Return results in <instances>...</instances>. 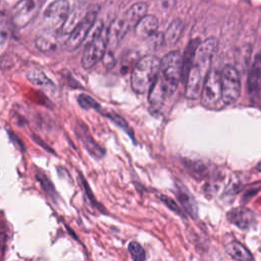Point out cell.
Masks as SVG:
<instances>
[{
    "label": "cell",
    "mask_w": 261,
    "mask_h": 261,
    "mask_svg": "<svg viewBox=\"0 0 261 261\" xmlns=\"http://www.w3.org/2000/svg\"><path fill=\"white\" fill-rule=\"evenodd\" d=\"M216 49L217 40L212 37L199 45L186 81V95L188 98L196 99L201 96L204 82L211 71L212 58Z\"/></svg>",
    "instance_id": "cell-1"
},
{
    "label": "cell",
    "mask_w": 261,
    "mask_h": 261,
    "mask_svg": "<svg viewBox=\"0 0 261 261\" xmlns=\"http://www.w3.org/2000/svg\"><path fill=\"white\" fill-rule=\"evenodd\" d=\"M160 73V60L154 55H146L138 60L133 69L130 85L138 94L150 91Z\"/></svg>",
    "instance_id": "cell-2"
},
{
    "label": "cell",
    "mask_w": 261,
    "mask_h": 261,
    "mask_svg": "<svg viewBox=\"0 0 261 261\" xmlns=\"http://www.w3.org/2000/svg\"><path fill=\"white\" fill-rule=\"evenodd\" d=\"M90 39L82 56V67L84 70H91L106 53L108 45V30L104 28L101 21H97L90 32Z\"/></svg>",
    "instance_id": "cell-3"
},
{
    "label": "cell",
    "mask_w": 261,
    "mask_h": 261,
    "mask_svg": "<svg viewBox=\"0 0 261 261\" xmlns=\"http://www.w3.org/2000/svg\"><path fill=\"white\" fill-rule=\"evenodd\" d=\"M183 56L180 51H171L160 60L159 78L167 96L172 95L178 88L182 78Z\"/></svg>",
    "instance_id": "cell-4"
},
{
    "label": "cell",
    "mask_w": 261,
    "mask_h": 261,
    "mask_svg": "<svg viewBox=\"0 0 261 261\" xmlns=\"http://www.w3.org/2000/svg\"><path fill=\"white\" fill-rule=\"evenodd\" d=\"M202 104L211 110H219L225 106L223 100L221 73L211 70L204 82L201 92Z\"/></svg>",
    "instance_id": "cell-5"
},
{
    "label": "cell",
    "mask_w": 261,
    "mask_h": 261,
    "mask_svg": "<svg viewBox=\"0 0 261 261\" xmlns=\"http://www.w3.org/2000/svg\"><path fill=\"white\" fill-rule=\"evenodd\" d=\"M99 8H95L87 13L81 22L76 26V28L69 35L66 41V48L68 50H75L81 46L85 39L89 36L93 26L97 22Z\"/></svg>",
    "instance_id": "cell-6"
},
{
    "label": "cell",
    "mask_w": 261,
    "mask_h": 261,
    "mask_svg": "<svg viewBox=\"0 0 261 261\" xmlns=\"http://www.w3.org/2000/svg\"><path fill=\"white\" fill-rule=\"evenodd\" d=\"M221 80L225 105L235 103L241 93V81L237 69L232 64H227L221 74Z\"/></svg>",
    "instance_id": "cell-7"
},
{
    "label": "cell",
    "mask_w": 261,
    "mask_h": 261,
    "mask_svg": "<svg viewBox=\"0 0 261 261\" xmlns=\"http://www.w3.org/2000/svg\"><path fill=\"white\" fill-rule=\"evenodd\" d=\"M69 0H54L44 12V20L53 29L61 28L70 16Z\"/></svg>",
    "instance_id": "cell-8"
},
{
    "label": "cell",
    "mask_w": 261,
    "mask_h": 261,
    "mask_svg": "<svg viewBox=\"0 0 261 261\" xmlns=\"http://www.w3.org/2000/svg\"><path fill=\"white\" fill-rule=\"evenodd\" d=\"M248 94L254 105L261 106V52L255 55L249 73Z\"/></svg>",
    "instance_id": "cell-9"
},
{
    "label": "cell",
    "mask_w": 261,
    "mask_h": 261,
    "mask_svg": "<svg viewBox=\"0 0 261 261\" xmlns=\"http://www.w3.org/2000/svg\"><path fill=\"white\" fill-rule=\"evenodd\" d=\"M36 8L37 6L34 0H20L12 13V22L14 26L18 29L25 28L34 18Z\"/></svg>",
    "instance_id": "cell-10"
},
{
    "label": "cell",
    "mask_w": 261,
    "mask_h": 261,
    "mask_svg": "<svg viewBox=\"0 0 261 261\" xmlns=\"http://www.w3.org/2000/svg\"><path fill=\"white\" fill-rule=\"evenodd\" d=\"M77 137L80 139L84 147L90 153L91 156L100 159L105 155V150L92 138L88 127L82 121H78L75 127Z\"/></svg>",
    "instance_id": "cell-11"
},
{
    "label": "cell",
    "mask_w": 261,
    "mask_h": 261,
    "mask_svg": "<svg viewBox=\"0 0 261 261\" xmlns=\"http://www.w3.org/2000/svg\"><path fill=\"white\" fill-rule=\"evenodd\" d=\"M227 219L238 228L247 230L253 226V223L255 222V215L246 207H237L228 212Z\"/></svg>",
    "instance_id": "cell-12"
},
{
    "label": "cell",
    "mask_w": 261,
    "mask_h": 261,
    "mask_svg": "<svg viewBox=\"0 0 261 261\" xmlns=\"http://www.w3.org/2000/svg\"><path fill=\"white\" fill-rule=\"evenodd\" d=\"M158 19L153 15H146L135 27V34L139 38L148 39L157 32Z\"/></svg>",
    "instance_id": "cell-13"
},
{
    "label": "cell",
    "mask_w": 261,
    "mask_h": 261,
    "mask_svg": "<svg viewBox=\"0 0 261 261\" xmlns=\"http://www.w3.org/2000/svg\"><path fill=\"white\" fill-rule=\"evenodd\" d=\"M129 27L124 19L114 20L108 29V44L116 46L127 33Z\"/></svg>",
    "instance_id": "cell-14"
},
{
    "label": "cell",
    "mask_w": 261,
    "mask_h": 261,
    "mask_svg": "<svg viewBox=\"0 0 261 261\" xmlns=\"http://www.w3.org/2000/svg\"><path fill=\"white\" fill-rule=\"evenodd\" d=\"M147 11L148 6L145 3H138L133 5L126 11L123 19L129 28H135L137 24L147 15Z\"/></svg>",
    "instance_id": "cell-15"
},
{
    "label": "cell",
    "mask_w": 261,
    "mask_h": 261,
    "mask_svg": "<svg viewBox=\"0 0 261 261\" xmlns=\"http://www.w3.org/2000/svg\"><path fill=\"white\" fill-rule=\"evenodd\" d=\"M201 44V42L199 39H193L190 41V43L188 44L185 54L183 55V66H182V80L186 83L193 59L195 57L196 51L199 47V45Z\"/></svg>",
    "instance_id": "cell-16"
},
{
    "label": "cell",
    "mask_w": 261,
    "mask_h": 261,
    "mask_svg": "<svg viewBox=\"0 0 261 261\" xmlns=\"http://www.w3.org/2000/svg\"><path fill=\"white\" fill-rule=\"evenodd\" d=\"M184 27H185L184 22L180 19H177L173 22H171V24L168 26L165 33L163 34L164 44L168 46L176 44L183 34Z\"/></svg>",
    "instance_id": "cell-17"
},
{
    "label": "cell",
    "mask_w": 261,
    "mask_h": 261,
    "mask_svg": "<svg viewBox=\"0 0 261 261\" xmlns=\"http://www.w3.org/2000/svg\"><path fill=\"white\" fill-rule=\"evenodd\" d=\"M228 254L238 261H253V256L250 251L238 241L229 243L226 247Z\"/></svg>",
    "instance_id": "cell-18"
},
{
    "label": "cell",
    "mask_w": 261,
    "mask_h": 261,
    "mask_svg": "<svg viewBox=\"0 0 261 261\" xmlns=\"http://www.w3.org/2000/svg\"><path fill=\"white\" fill-rule=\"evenodd\" d=\"M166 97H167L166 91L164 89L163 84L158 75L156 81L154 82V84L152 85L151 89L149 91V97H148L149 102L153 106H159L163 103V101Z\"/></svg>",
    "instance_id": "cell-19"
},
{
    "label": "cell",
    "mask_w": 261,
    "mask_h": 261,
    "mask_svg": "<svg viewBox=\"0 0 261 261\" xmlns=\"http://www.w3.org/2000/svg\"><path fill=\"white\" fill-rule=\"evenodd\" d=\"M27 79L34 85L42 87H54V83L40 69H32L27 73Z\"/></svg>",
    "instance_id": "cell-20"
},
{
    "label": "cell",
    "mask_w": 261,
    "mask_h": 261,
    "mask_svg": "<svg viewBox=\"0 0 261 261\" xmlns=\"http://www.w3.org/2000/svg\"><path fill=\"white\" fill-rule=\"evenodd\" d=\"M178 197L181 201V203L183 204V206L186 208V210L193 216L195 217L197 215V206L196 203L193 199V197L186 191H180L178 193Z\"/></svg>",
    "instance_id": "cell-21"
},
{
    "label": "cell",
    "mask_w": 261,
    "mask_h": 261,
    "mask_svg": "<svg viewBox=\"0 0 261 261\" xmlns=\"http://www.w3.org/2000/svg\"><path fill=\"white\" fill-rule=\"evenodd\" d=\"M128 253L134 261H145L146 253L143 247L138 242H130L127 246Z\"/></svg>",
    "instance_id": "cell-22"
},
{
    "label": "cell",
    "mask_w": 261,
    "mask_h": 261,
    "mask_svg": "<svg viewBox=\"0 0 261 261\" xmlns=\"http://www.w3.org/2000/svg\"><path fill=\"white\" fill-rule=\"evenodd\" d=\"M78 103L85 110H89V109L100 110L101 108L100 104L93 97L87 94H80L78 97Z\"/></svg>",
    "instance_id": "cell-23"
},
{
    "label": "cell",
    "mask_w": 261,
    "mask_h": 261,
    "mask_svg": "<svg viewBox=\"0 0 261 261\" xmlns=\"http://www.w3.org/2000/svg\"><path fill=\"white\" fill-rule=\"evenodd\" d=\"M36 46L42 52H49L55 48L54 43L50 39H48L44 36H41V37L37 38Z\"/></svg>",
    "instance_id": "cell-24"
},
{
    "label": "cell",
    "mask_w": 261,
    "mask_h": 261,
    "mask_svg": "<svg viewBox=\"0 0 261 261\" xmlns=\"http://www.w3.org/2000/svg\"><path fill=\"white\" fill-rule=\"evenodd\" d=\"M36 177L39 180V182L41 183V185L43 186V188H44V190L46 191V193L53 199L56 196V193L54 190V186L49 181V179L45 175H42V173H37Z\"/></svg>",
    "instance_id": "cell-25"
},
{
    "label": "cell",
    "mask_w": 261,
    "mask_h": 261,
    "mask_svg": "<svg viewBox=\"0 0 261 261\" xmlns=\"http://www.w3.org/2000/svg\"><path fill=\"white\" fill-rule=\"evenodd\" d=\"M176 6V0H155V8L161 14H169Z\"/></svg>",
    "instance_id": "cell-26"
},
{
    "label": "cell",
    "mask_w": 261,
    "mask_h": 261,
    "mask_svg": "<svg viewBox=\"0 0 261 261\" xmlns=\"http://www.w3.org/2000/svg\"><path fill=\"white\" fill-rule=\"evenodd\" d=\"M107 115V117L110 119V120H112L116 125H118L120 128H122L123 130H125V132H127V134L132 137V132H130V128L128 127V124H127V122L121 117V116H119V115H117V114H115V113H108V114H106Z\"/></svg>",
    "instance_id": "cell-27"
},
{
    "label": "cell",
    "mask_w": 261,
    "mask_h": 261,
    "mask_svg": "<svg viewBox=\"0 0 261 261\" xmlns=\"http://www.w3.org/2000/svg\"><path fill=\"white\" fill-rule=\"evenodd\" d=\"M149 39V43L153 49L159 48L161 45L164 44V36L162 33L156 32L154 35H152Z\"/></svg>",
    "instance_id": "cell-28"
},
{
    "label": "cell",
    "mask_w": 261,
    "mask_h": 261,
    "mask_svg": "<svg viewBox=\"0 0 261 261\" xmlns=\"http://www.w3.org/2000/svg\"><path fill=\"white\" fill-rule=\"evenodd\" d=\"M159 198L169 209H171L172 211H175V212H177L179 214H182V210L179 207V205L176 203V201H173L171 198H169V197H167L165 195H161V196H159Z\"/></svg>",
    "instance_id": "cell-29"
},
{
    "label": "cell",
    "mask_w": 261,
    "mask_h": 261,
    "mask_svg": "<svg viewBox=\"0 0 261 261\" xmlns=\"http://www.w3.org/2000/svg\"><path fill=\"white\" fill-rule=\"evenodd\" d=\"M102 61H103V64L108 69V70H111L114 64H115V58L112 54V52H108L106 51V53L104 54L103 58H102Z\"/></svg>",
    "instance_id": "cell-30"
},
{
    "label": "cell",
    "mask_w": 261,
    "mask_h": 261,
    "mask_svg": "<svg viewBox=\"0 0 261 261\" xmlns=\"http://www.w3.org/2000/svg\"><path fill=\"white\" fill-rule=\"evenodd\" d=\"M8 38H9V29L3 22H0V46L5 44Z\"/></svg>",
    "instance_id": "cell-31"
},
{
    "label": "cell",
    "mask_w": 261,
    "mask_h": 261,
    "mask_svg": "<svg viewBox=\"0 0 261 261\" xmlns=\"http://www.w3.org/2000/svg\"><path fill=\"white\" fill-rule=\"evenodd\" d=\"M80 177H81L82 183H83V185H84L85 191H86L87 195H88V198H89V199L92 201V203H94V205H95V206H97V207H99V208L101 209V207H100L99 203H98V202L95 200V198L93 197V195H92V193H91V190H90V188H89V186H88V183H87V182L85 181V179L83 178V176H82V175H80Z\"/></svg>",
    "instance_id": "cell-32"
},
{
    "label": "cell",
    "mask_w": 261,
    "mask_h": 261,
    "mask_svg": "<svg viewBox=\"0 0 261 261\" xmlns=\"http://www.w3.org/2000/svg\"><path fill=\"white\" fill-rule=\"evenodd\" d=\"M4 255H5V244L2 241V242H0V261L3 260Z\"/></svg>",
    "instance_id": "cell-33"
},
{
    "label": "cell",
    "mask_w": 261,
    "mask_h": 261,
    "mask_svg": "<svg viewBox=\"0 0 261 261\" xmlns=\"http://www.w3.org/2000/svg\"><path fill=\"white\" fill-rule=\"evenodd\" d=\"M256 168H257V170H259V171H261V161L257 164V166H256Z\"/></svg>",
    "instance_id": "cell-34"
},
{
    "label": "cell",
    "mask_w": 261,
    "mask_h": 261,
    "mask_svg": "<svg viewBox=\"0 0 261 261\" xmlns=\"http://www.w3.org/2000/svg\"><path fill=\"white\" fill-rule=\"evenodd\" d=\"M38 2H39V4H40V5H42L43 3L46 2V0H38Z\"/></svg>",
    "instance_id": "cell-35"
},
{
    "label": "cell",
    "mask_w": 261,
    "mask_h": 261,
    "mask_svg": "<svg viewBox=\"0 0 261 261\" xmlns=\"http://www.w3.org/2000/svg\"><path fill=\"white\" fill-rule=\"evenodd\" d=\"M0 242H2V241H0Z\"/></svg>",
    "instance_id": "cell-36"
}]
</instances>
